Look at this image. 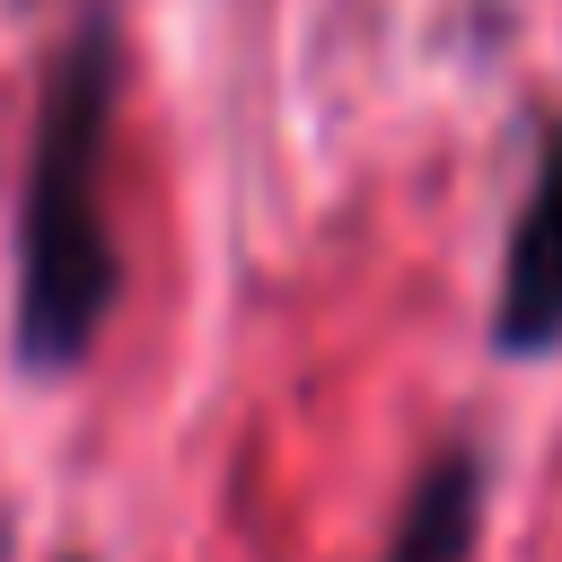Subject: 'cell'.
Returning a JSON list of instances; mask_svg holds the SVG:
<instances>
[{"label":"cell","instance_id":"1","mask_svg":"<svg viewBox=\"0 0 562 562\" xmlns=\"http://www.w3.org/2000/svg\"><path fill=\"white\" fill-rule=\"evenodd\" d=\"M105 114H114V9H88L44 70L26 193H18V360L26 369H79L123 290L105 202H97Z\"/></svg>","mask_w":562,"mask_h":562},{"label":"cell","instance_id":"2","mask_svg":"<svg viewBox=\"0 0 562 562\" xmlns=\"http://www.w3.org/2000/svg\"><path fill=\"white\" fill-rule=\"evenodd\" d=\"M492 342L501 351H553L562 342V114H544L527 202L509 220L501 255V299H492Z\"/></svg>","mask_w":562,"mask_h":562},{"label":"cell","instance_id":"3","mask_svg":"<svg viewBox=\"0 0 562 562\" xmlns=\"http://www.w3.org/2000/svg\"><path fill=\"white\" fill-rule=\"evenodd\" d=\"M474 527H483V457L474 448H439L404 509H395V536H386V562H465L474 553Z\"/></svg>","mask_w":562,"mask_h":562}]
</instances>
